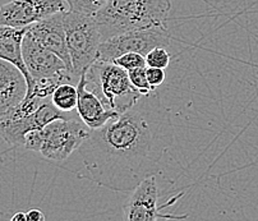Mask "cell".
Listing matches in <instances>:
<instances>
[{
	"instance_id": "19",
	"label": "cell",
	"mask_w": 258,
	"mask_h": 221,
	"mask_svg": "<svg viewBox=\"0 0 258 221\" xmlns=\"http://www.w3.org/2000/svg\"><path fill=\"white\" fill-rule=\"evenodd\" d=\"M114 63L118 64L119 67L124 68L125 71H132V69L146 67V58L138 52H126V54L120 55L114 60Z\"/></svg>"
},
{
	"instance_id": "2",
	"label": "cell",
	"mask_w": 258,
	"mask_h": 221,
	"mask_svg": "<svg viewBox=\"0 0 258 221\" xmlns=\"http://www.w3.org/2000/svg\"><path fill=\"white\" fill-rule=\"evenodd\" d=\"M171 0H107L94 14L101 40L142 28L165 26Z\"/></svg>"
},
{
	"instance_id": "11",
	"label": "cell",
	"mask_w": 258,
	"mask_h": 221,
	"mask_svg": "<svg viewBox=\"0 0 258 221\" xmlns=\"http://www.w3.org/2000/svg\"><path fill=\"white\" fill-rule=\"evenodd\" d=\"M63 16L64 12H60V13H55L52 16L47 17V18L41 19L39 22L32 23L27 27V32L39 44H41L47 50L58 55L66 63V66L72 71L71 57H69L68 46H67Z\"/></svg>"
},
{
	"instance_id": "9",
	"label": "cell",
	"mask_w": 258,
	"mask_h": 221,
	"mask_svg": "<svg viewBox=\"0 0 258 221\" xmlns=\"http://www.w3.org/2000/svg\"><path fill=\"white\" fill-rule=\"evenodd\" d=\"M68 9L67 0H12L0 6V26L26 28Z\"/></svg>"
},
{
	"instance_id": "1",
	"label": "cell",
	"mask_w": 258,
	"mask_h": 221,
	"mask_svg": "<svg viewBox=\"0 0 258 221\" xmlns=\"http://www.w3.org/2000/svg\"><path fill=\"white\" fill-rule=\"evenodd\" d=\"M173 139L170 115L156 90L90 132L75 152L83 168L76 174L110 191L132 192L145 178L160 172Z\"/></svg>"
},
{
	"instance_id": "4",
	"label": "cell",
	"mask_w": 258,
	"mask_h": 221,
	"mask_svg": "<svg viewBox=\"0 0 258 221\" xmlns=\"http://www.w3.org/2000/svg\"><path fill=\"white\" fill-rule=\"evenodd\" d=\"M63 22L72 71L80 77L99 58L101 33L92 14L68 9L64 12Z\"/></svg>"
},
{
	"instance_id": "5",
	"label": "cell",
	"mask_w": 258,
	"mask_h": 221,
	"mask_svg": "<svg viewBox=\"0 0 258 221\" xmlns=\"http://www.w3.org/2000/svg\"><path fill=\"white\" fill-rule=\"evenodd\" d=\"M77 117L58 118L39 129V152L51 162L67 161L82 146L91 129Z\"/></svg>"
},
{
	"instance_id": "14",
	"label": "cell",
	"mask_w": 258,
	"mask_h": 221,
	"mask_svg": "<svg viewBox=\"0 0 258 221\" xmlns=\"http://www.w3.org/2000/svg\"><path fill=\"white\" fill-rule=\"evenodd\" d=\"M26 28H16L11 26H0V59L7 60L20 68L27 79V91L32 87V78L26 68L22 55V41Z\"/></svg>"
},
{
	"instance_id": "15",
	"label": "cell",
	"mask_w": 258,
	"mask_h": 221,
	"mask_svg": "<svg viewBox=\"0 0 258 221\" xmlns=\"http://www.w3.org/2000/svg\"><path fill=\"white\" fill-rule=\"evenodd\" d=\"M55 107L63 113L77 112L78 91L77 85L73 83H61L55 88L50 97Z\"/></svg>"
},
{
	"instance_id": "21",
	"label": "cell",
	"mask_w": 258,
	"mask_h": 221,
	"mask_svg": "<svg viewBox=\"0 0 258 221\" xmlns=\"http://www.w3.org/2000/svg\"><path fill=\"white\" fill-rule=\"evenodd\" d=\"M27 221H45V215L39 208H32L27 212Z\"/></svg>"
},
{
	"instance_id": "12",
	"label": "cell",
	"mask_w": 258,
	"mask_h": 221,
	"mask_svg": "<svg viewBox=\"0 0 258 221\" xmlns=\"http://www.w3.org/2000/svg\"><path fill=\"white\" fill-rule=\"evenodd\" d=\"M27 95V79L20 68L0 59V119L12 112Z\"/></svg>"
},
{
	"instance_id": "7",
	"label": "cell",
	"mask_w": 258,
	"mask_h": 221,
	"mask_svg": "<svg viewBox=\"0 0 258 221\" xmlns=\"http://www.w3.org/2000/svg\"><path fill=\"white\" fill-rule=\"evenodd\" d=\"M22 55L26 68L32 81H55L56 83L77 85L80 77L76 76L63 60L47 50L26 31L22 41ZM33 85V83H32Z\"/></svg>"
},
{
	"instance_id": "8",
	"label": "cell",
	"mask_w": 258,
	"mask_h": 221,
	"mask_svg": "<svg viewBox=\"0 0 258 221\" xmlns=\"http://www.w3.org/2000/svg\"><path fill=\"white\" fill-rule=\"evenodd\" d=\"M159 188L156 175H150L136 187L123 208V220L154 221V220H183L188 215L162 213L164 205L157 206Z\"/></svg>"
},
{
	"instance_id": "10",
	"label": "cell",
	"mask_w": 258,
	"mask_h": 221,
	"mask_svg": "<svg viewBox=\"0 0 258 221\" xmlns=\"http://www.w3.org/2000/svg\"><path fill=\"white\" fill-rule=\"evenodd\" d=\"M71 113H63L55 107L51 100H46L40 107L21 119H0V136L11 146H23L25 136L31 131L44 128L58 118H71Z\"/></svg>"
},
{
	"instance_id": "3",
	"label": "cell",
	"mask_w": 258,
	"mask_h": 221,
	"mask_svg": "<svg viewBox=\"0 0 258 221\" xmlns=\"http://www.w3.org/2000/svg\"><path fill=\"white\" fill-rule=\"evenodd\" d=\"M86 87L95 93L102 104L118 114L126 112L141 98V93L129 81L128 71L114 62L96 60L87 71Z\"/></svg>"
},
{
	"instance_id": "6",
	"label": "cell",
	"mask_w": 258,
	"mask_h": 221,
	"mask_svg": "<svg viewBox=\"0 0 258 221\" xmlns=\"http://www.w3.org/2000/svg\"><path fill=\"white\" fill-rule=\"evenodd\" d=\"M170 45L171 35L168 30V25L129 31L104 40L100 44L97 60L114 62L116 58L126 52H138L146 57L154 47L160 46L168 49Z\"/></svg>"
},
{
	"instance_id": "18",
	"label": "cell",
	"mask_w": 258,
	"mask_h": 221,
	"mask_svg": "<svg viewBox=\"0 0 258 221\" xmlns=\"http://www.w3.org/2000/svg\"><path fill=\"white\" fill-rule=\"evenodd\" d=\"M67 3H68L71 11L94 16L107 3V0H67Z\"/></svg>"
},
{
	"instance_id": "20",
	"label": "cell",
	"mask_w": 258,
	"mask_h": 221,
	"mask_svg": "<svg viewBox=\"0 0 258 221\" xmlns=\"http://www.w3.org/2000/svg\"><path fill=\"white\" fill-rule=\"evenodd\" d=\"M146 77L150 86L154 90H157L165 81V69L155 68V67H146Z\"/></svg>"
},
{
	"instance_id": "17",
	"label": "cell",
	"mask_w": 258,
	"mask_h": 221,
	"mask_svg": "<svg viewBox=\"0 0 258 221\" xmlns=\"http://www.w3.org/2000/svg\"><path fill=\"white\" fill-rule=\"evenodd\" d=\"M146 67H141V68L128 71L129 81H131V83L133 85V87H135L142 96L150 95V93H152L154 91H156L150 86L149 81H147V77H146Z\"/></svg>"
},
{
	"instance_id": "16",
	"label": "cell",
	"mask_w": 258,
	"mask_h": 221,
	"mask_svg": "<svg viewBox=\"0 0 258 221\" xmlns=\"http://www.w3.org/2000/svg\"><path fill=\"white\" fill-rule=\"evenodd\" d=\"M146 66L155 68L166 69L170 66L171 55L166 47H154L149 54L146 55Z\"/></svg>"
},
{
	"instance_id": "13",
	"label": "cell",
	"mask_w": 258,
	"mask_h": 221,
	"mask_svg": "<svg viewBox=\"0 0 258 221\" xmlns=\"http://www.w3.org/2000/svg\"><path fill=\"white\" fill-rule=\"evenodd\" d=\"M78 102L77 114L83 123L91 129H99L104 127L110 119L118 115L114 110H110L92 91L86 87V76L82 73L77 83Z\"/></svg>"
},
{
	"instance_id": "22",
	"label": "cell",
	"mask_w": 258,
	"mask_h": 221,
	"mask_svg": "<svg viewBox=\"0 0 258 221\" xmlns=\"http://www.w3.org/2000/svg\"><path fill=\"white\" fill-rule=\"evenodd\" d=\"M12 221H27V213L23 212V211H18V212L14 213L11 218Z\"/></svg>"
}]
</instances>
